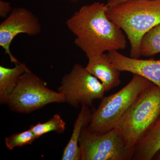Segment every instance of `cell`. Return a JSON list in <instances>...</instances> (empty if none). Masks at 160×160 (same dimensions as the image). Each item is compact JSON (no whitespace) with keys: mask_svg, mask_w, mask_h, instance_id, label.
<instances>
[{"mask_svg":"<svg viewBox=\"0 0 160 160\" xmlns=\"http://www.w3.org/2000/svg\"><path fill=\"white\" fill-rule=\"evenodd\" d=\"M108 7L99 2L86 5L66 22L68 29L75 35V44L87 58L126 48L123 30L107 16Z\"/></svg>","mask_w":160,"mask_h":160,"instance_id":"1","label":"cell"},{"mask_svg":"<svg viewBox=\"0 0 160 160\" xmlns=\"http://www.w3.org/2000/svg\"><path fill=\"white\" fill-rule=\"evenodd\" d=\"M108 18L124 32L130 45V57L140 58L144 34L160 24V0H127L108 7Z\"/></svg>","mask_w":160,"mask_h":160,"instance_id":"2","label":"cell"},{"mask_svg":"<svg viewBox=\"0 0 160 160\" xmlns=\"http://www.w3.org/2000/svg\"><path fill=\"white\" fill-rule=\"evenodd\" d=\"M160 117V88L154 84L138 96L117 126L127 148L135 149Z\"/></svg>","mask_w":160,"mask_h":160,"instance_id":"3","label":"cell"},{"mask_svg":"<svg viewBox=\"0 0 160 160\" xmlns=\"http://www.w3.org/2000/svg\"><path fill=\"white\" fill-rule=\"evenodd\" d=\"M152 84L145 78L134 74L122 89L102 98L98 109L92 112L88 129L99 134L113 129L140 93Z\"/></svg>","mask_w":160,"mask_h":160,"instance_id":"4","label":"cell"},{"mask_svg":"<svg viewBox=\"0 0 160 160\" xmlns=\"http://www.w3.org/2000/svg\"><path fill=\"white\" fill-rule=\"evenodd\" d=\"M63 102L62 93L49 89L46 82L29 70L21 76L6 104L12 111L28 113L51 103Z\"/></svg>","mask_w":160,"mask_h":160,"instance_id":"5","label":"cell"},{"mask_svg":"<svg viewBox=\"0 0 160 160\" xmlns=\"http://www.w3.org/2000/svg\"><path fill=\"white\" fill-rule=\"evenodd\" d=\"M79 145L81 160H131L135 152L127 148L118 126L101 134L87 126L82 131Z\"/></svg>","mask_w":160,"mask_h":160,"instance_id":"6","label":"cell"},{"mask_svg":"<svg viewBox=\"0 0 160 160\" xmlns=\"http://www.w3.org/2000/svg\"><path fill=\"white\" fill-rule=\"evenodd\" d=\"M58 91L64 96L65 102L78 109L80 105L92 106L94 100L103 98L106 90L86 67L76 64L62 78Z\"/></svg>","mask_w":160,"mask_h":160,"instance_id":"7","label":"cell"},{"mask_svg":"<svg viewBox=\"0 0 160 160\" xmlns=\"http://www.w3.org/2000/svg\"><path fill=\"white\" fill-rule=\"evenodd\" d=\"M42 30L39 21L36 16L25 8H15L0 24V46L9 56L12 63L20 62L10 51L12 40L21 33L33 36Z\"/></svg>","mask_w":160,"mask_h":160,"instance_id":"8","label":"cell"},{"mask_svg":"<svg viewBox=\"0 0 160 160\" xmlns=\"http://www.w3.org/2000/svg\"><path fill=\"white\" fill-rule=\"evenodd\" d=\"M107 54L113 66L120 71L138 75L160 88V60L128 57L118 51L109 52Z\"/></svg>","mask_w":160,"mask_h":160,"instance_id":"9","label":"cell"},{"mask_svg":"<svg viewBox=\"0 0 160 160\" xmlns=\"http://www.w3.org/2000/svg\"><path fill=\"white\" fill-rule=\"evenodd\" d=\"M86 69L102 83L106 92L121 84V71L110 62L107 54L101 53L88 58Z\"/></svg>","mask_w":160,"mask_h":160,"instance_id":"10","label":"cell"},{"mask_svg":"<svg viewBox=\"0 0 160 160\" xmlns=\"http://www.w3.org/2000/svg\"><path fill=\"white\" fill-rule=\"evenodd\" d=\"M92 114V112L89 106H81V111L75 122L72 134L64 149L62 160H81L79 145L80 137L83 129L89 125Z\"/></svg>","mask_w":160,"mask_h":160,"instance_id":"11","label":"cell"},{"mask_svg":"<svg viewBox=\"0 0 160 160\" xmlns=\"http://www.w3.org/2000/svg\"><path fill=\"white\" fill-rule=\"evenodd\" d=\"M29 69L24 63L15 64L14 67L0 66V103H7L8 99L16 87L21 76Z\"/></svg>","mask_w":160,"mask_h":160,"instance_id":"12","label":"cell"},{"mask_svg":"<svg viewBox=\"0 0 160 160\" xmlns=\"http://www.w3.org/2000/svg\"><path fill=\"white\" fill-rule=\"evenodd\" d=\"M160 151V117L136 146L133 158L151 160Z\"/></svg>","mask_w":160,"mask_h":160,"instance_id":"13","label":"cell"},{"mask_svg":"<svg viewBox=\"0 0 160 160\" xmlns=\"http://www.w3.org/2000/svg\"><path fill=\"white\" fill-rule=\"evenodd\" d=\"M141 56L151 57L160 52V24L143 36L140 46Z\"/></svg>","mask_w":160,"mask_h":160,"instance_id":"14","label":"cell"},{"mask_svg":"<svg viewBox=\"0 0 160 160\" xmlns=\"http://www.w3.org/2000/svg\"><path fill=\"white\" fill-rule=\"evenodd\" d=\"M38 138L43 135L51 132H56L62 134L66 129V122L59 115L55 114L49 121L44 123L39 122L29 127Z\"/></svg>","mask_w":160,"mask_h":160,"instance_id":"15","label":"cell"},{"mask_svg":"<svg viewBox=\"0 0 160 160\" xmlns=\"http://www.w3.org/2000/svg\"><path fill=\"white\" fill-rule=\"evenodd\" d=\"M38 139L33 132L29 129L22 132L15 133L5 138L7 149L12 150L17 147H22L32 143Z\"/></svg>","mask_w":160,"mask_h":160,"instance_id":"16","label":"cell"},{"mask_svg":"<svg viewBox=\"0 0 160 160\" xmlns=\"http://www.w3.org/2000/svg\"><path fill=\"white\" fill-rule=\"evenodd\" d=\"M11 9L10 4L8 2L0 1V16L2 18L7 17V15L11 12Z\"/></svg>","mask_w":160,"mask_h":160,"instance_id":"17","label":"cell"},{"mask_svg":"<svg viewBox=\"0 0 160 160\" xmlns=\"http://www.w3.org/2000/svg\"><path fill=\"white\" fill-rule=\"evenodd\" d=\"M126 1H127V0H108L106 4L108 7H111V6H115V5Z\"/></svg>","mask_w":160,"mask_h":160,"instance_id":"18","label":"cell"},{"mask_svg":"<svg viewBox=\"0 0 160 160\" xmlns=\"http://www.w3.org/2000/svg\"><path fill=\"white\" fill-rule=\"evenodd\" d=\"M157 159L160 160V153H159L158 155L157 158Z\"/></svg>","mask_w":160,"mask_h":160,"instance_id":"19","label":"cell"},{"mask_svg":"<svg viewBox=\"0 0 160 160\" xmlns=\"http://www.w3.org/2000/svg\"><path fill=\"white\" fill-rule=\"evenodd\" d=\"M72 1H78V0H72Z\"/></svg>","mask_w":160,"mask_h":160,"instance_id":"20","label":"cell"}]
</instances>
